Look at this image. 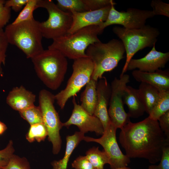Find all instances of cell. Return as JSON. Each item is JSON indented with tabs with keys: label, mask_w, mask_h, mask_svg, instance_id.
<instances>
[{
	"label": "cell",
	"mask_w": 169,
	"mask_h": 169,
	"mask_svg": "<svg viewBox=\"0 0 169 169\" xmlns=\"http://www.w3.org/2000/svg\"><path fill=\"white\" fill-rule=\"evenodd\" d=\"M154 16L163 15L169 17V4L161 0H153L151 3Z\"/></svg>",
	"instance_id": "cell-31"
},
{
	"label": "cell",
	"mask_w": 169,
	"mask_h": 169,
	"mask_svg": "<svg viewBox=\"0 0 169 169\" xmlns=\"http://www.w3.org/2000/svg\"><path fill=\"white\" fill-rule=\"evenodd\" d=\"M84 133L80 131L76 132L73 135L66 137V143L65 154L63 157L58 161L51 163L53 169H67L70 156L74 150L80 142L83 140Z\"/></svg>",
	"instance_id": "cell-20"
},
{
	"label": "cell",
	"mask_w": 169,
	"mask_h": 169,
	"mask_svg": "<svg viewBox=\"0 0 169 169\" xmlns=\"http://www.w3.org/2000/svg\"><path fill=\"white\" fill-rule=\"evenodd\" d=\"M94 68L93 63L88 57L74 60L73 72L66 86L54 95L55 100L61 109H64L68 100L74 97L89 82Z\"/></svg>",
	"instance_id": "cell-8"
},
{
	"label": "cell",
	"mask_w": 169,
	"mask_h": 169,
	"mask_svg": "<svg viewBox=\"0 0 169 169\" xmlns=\"http://www.w3.org/2000/svg\"><path fill=\"white\" fill-rule=\"evenodd\" d=\"M74 108L69 119L63 126L68 128L72 125L77 126L80 131L84 133L94 132L97 135H102L104 130L100 120L94 115H91L78 104L74 97L72 100Z\"/></svg>",
	"instance_id": "cell-13"
},
{
	"label": "cell",
	"mask_w": 169,
	"mask_h": 169,
	"mask_svg": "<svg viewBox=\"0 0 169 169\" xmlns=\"http://www.w3.org/2000/svg\"><path fill=\"white\" fill-rule=\"evenodd\" d=\"M98 81L91 78L85 85L80 97L81 107L90 114L93 115L97 102L96 85Z\"/></svg>",
	"instance_id": "cell-21"
},
{
	"label": "cell",
	"mask_w": 169,
	"mask_h": 169,
	"mask_svg": "<svg viewBox=\"0 0 169 169\" xmlns=\"http://www.w3.org/2000/svg\"><path fill=\"white\" fill-rule=\"evenodd\" d=\"M35 100V95L21 85L13 88L9 92L6 102L13 109L19 112L34 105Z\"/></svg>",
	"instance_id": "cell-18"
},
{
	"label": "cell",
	"mask_w": 169,
	"mask_h": 169,
	"mask_svg": "<svg viewBox=\"0 0 169 169\" xmlns=\"http://www.w3.org/2000/svg\"><path fill=\"white\" fill-rule=\"evenodd\" d=\"M148 169H150L148 168Z\"/></svg>",
	"instance_id": "cell-43"
},
{
	"label": "cell",
	"mask_w": 169,
	"mask_h": 169,
	"mask_svg": "<svg viewBox=\"0 0 169 169\" xmlns=\"http://www.w3.org/2000/svg\"><path fill=\"white\" fill-rule=\"evenodd\" d=\"M111 5L106 20L99 26L104 30L106 27L113 24H119L128 29L141 28L146 24V20L154 15L152 10H141L134 8H128L126 11H119Z\"/></svg>",
	"instance_id": "cell-11"
},
{
	"label": "cell",
	"mask_w": 169,
	"mask_h": 169,
	"mask_svg": "<svg viewBox=\"0 0 169 169\" xmlns=\"http://www.w3.org/2000/svg\"><path fill=\"white\" fill-rule=\"evenodd\" d=\"M87 10L100 9L116 3L112 0H84Z\"/></svg>",
	"instance_id": "cell-33"
},
{
	"label": "cell",
	"mask_w": 169,
	"mask_h": 169,
	"mask_svg": "<svg viewBox=\"0 0 169 169\" xmlns=\"http://www.w3.org/2000/svg\"><path fill=\"white\" fill-rule=\"evenodd\" d=\"M158 121L160 129L169 140V110L162 115Z\"/></svg>",
	"instance_id": "cell-36"
},
{
	"label": "cell",
	"mask_w": 169,
	"mask_h": 169,
	"mask_svg": "<svg viewBox=\"0 0 169 169\" xmlns=\"http://www.w3.org/2000/svg\"><path fill=\"white\" fill-rule=\"evenodd\" d=\"M97 81L96 85L97 102L93 115L101 122L104 130L111 122L108 113L111 93L110 84L106 78L102 77Z\"/></svg>",
	"instance_id": "cell-16"
},
{
	"label": "cell",
	"mask_w": 169,
	"mask_h": 169,
	"mask_svg": "<svg viewBox=\"0 0 169 169\" xmlns=\"http://www.w3.org/2000/svg\"><path fill=\"white\" fill-rule=\"evenodd\" d=\"M28 0H8L5 1V6L10 8L15 12L20 11Z\"/></svg>",
	"instance_id": "cell-37"
},
{
	"label": "cell",
	"mask_w": 169,
	"mask_h": 169,
	"mask_svg": "<svg viewBox=\"0 0 169 169\" xmlns=\"http://www.w3.org/2000/svg\"><path fill=\"white\" fill-rule=\"evenodd\" d=\"M7 129V127L6 125L0 121V135L2 134Z\"/></svg>",
	"instance_id": "cell-39"
},
{
	"label": "cell",
	"mask_w": 169,
	"mask_h": 169,
	"mask_svg": "<svg viewBox=\"0 0 169 169\" xmlns=\"http://www.w3.org/2000/svg\"><path fill=\"white\" fill-rule=\"evenodd\" d=\"M112 30L122 42L126 54L125 62L120 76L127 71L128 64L134 55L145 48L153 46L160 34L157 28L148 25L134 29L115 26Z\"/></svg>",
	"instance_id": "cell-6"
},
{
	"label": "cell",
	"mask_w": 169,
	"mask_h": 169,
	"mask_svg": "<svg viewBox=\"0 0 169 169\" xmlns=\"http://www.w3.org/2000/svg\"><path fill=\"white\" fill-rule=\"evenodd\" d=\"M39 23L33 18L9 24L4 30L9 44L17 46L27 58L31 59L44 50Z\"/></svg>",
	"instance_id": "cell-3"
},
{
	"label": "cell",
	"mask_w": 169,
	"mask_h": 169,
	"mask_svg": "<svg viewBox=\"0 0 169 169\" xmlns=\"http://www.w3.org/2000/svg\"><path fill=\"white\" fill-rule=\"evenodd\" d=\"M54 95L45 89L41 90L38 95L39 106L41 109L43 123L48 133V140L53 145L54 154L59 152L62 143L59 131L63 126L54 105Z\"/></svg>",
	"instance_id": "cell-9"
},
{
	"label": "cell",
	"mask_w": 169,
	"mask_h": 169,
	"mask_svg": "<svg viewBox=\"0 0 169 169\" xmlns=\"http://www.w3.org/2000/svg\"><path fill=\"white\" fill-rule=\"evenodd\" d=\"M85 156L95 169H104V165L109 163L107 154L104 151L99 150L98 147H94L89 149Z\"/></svg>",
	"instance_id": "cell-24"
},
{
	"label": "cell",
	"mask_w": 169,
	"mask_h": 169,
	"mask_svg": "<svg viewBox=\"0 0 169 169\" xmlns=\"http://www.w3.org/2000/svg\"><path fill=\"white\" fill-rule=\"evenodd\" d=\"M19 113L30 125L43 123L42 112L39 106L34 105Z\"/></svg>",
	"instance_id": "cell-27"
},
{
	"label": "cell",
	"mask_w": 169,
	"mask_h": 169,
	"mask_svg": "<svg viewBox=\"0 0 169 169\" xmlns=\"http://www.w3.org/2000/svg\"><path fill=\"white\" fill-rule=\"evenodd\" d=\"M138 90L146 112L149 114L158 98L160 91L153 86L143 83H141Z\"/></svg>",
	"instance_id": "cell-22"
},
{
	"label": "cell",
	"mask_w": 169,
	"mask_h": 169,
	"mask_svg": "<svg viewBox=\"0 0 169 169\" xmlns=\"http://www.w3.org/2000/svg\"><path fill=\"white\" fill-rule=\"evenodd\" d=\"M9 43L4 30L0 29V75H2V66L5 64L6 53Z\"/></svg>",
	"instance_id": "cell-30"
},
{
	"label": "cell",
	"mask_w": 169,
	"mask_h": 169,
	"mask_svg": "<svg viewBox=\"0 0 169 169\" xmlns=\"http://www.w3.org/2000/svg\"><path fill=\"white\" fill-rule=\"evenodd\" d=\"M31 59L37 75L44 84L51 90H57L67 71L66 58L57 50L48 49Z\"/></svg>",
	"instance_id": "cell-2"
},
{
	"label": "cell",
	"mask_w": 169,
	"mask_h": 169,
	"mask_svg": "<svg viewBox=\"0 0 169 169\" xmlns=\"http://www.w3.org/2000/svg\"><path fill=\"white\" fill-rule=\"evenodd\" d=\"M37 6L46 9L49 14L47 20L39 23L43 37L53 40L68 34L73 21L71 12L61 10L51 0H38Z\"/></svg>",
	"instance_id": "cell-7"
},
{
	"label": "cell",
	"mask_w": 169,
	"mask_h": 169,
	"mask_svg": "<svg viewBox=\"0 0 169 169\" xmlns=\"http://www.w3.org/2000/svg\"><path fill=\"white\" fill-rule=\"evenodd\" d=\"M150 169H161L158 165H152L149 166Z\"/></svg>",
	"instance_id": "cell-40"
},
{
	"label": "cell",
	"mask_w": 169,
	"mask_h": 169,
	"mask_svg": "<svg viewBox=\"0 0 169 169\" xmlns=\"http://www.w3.org/2000/svg\"><path fill=\"white\" fill-rule=\"evenodd\" d=\"M112 4L95 10L82 12H71L73 21L67 34H72L86 27L100 26L107 19Z\"/></svg>",
	"instance_id": "cell-15"
},
{
	"label": "cell",
	"mask_w": 169,
	"mask_h": 169,
	"mask_svg": "<svg viewBox=\"0 0 169 169\" xmlns=\"http://www.w3.org/2000/svg\"><path fill=\"white\" fill-rule=\"evenodd\" d=\"M124 104L127 106L130 118H136L143 115L146 112L144 106L140 97L138 89L127 85L123 95Z\"/></svg>",
	"instance_id": "cell-19"
},
{
	"label": "cell",
	"mask_w": 169,
	"mask_h": 169,
	"mask_svg": "<svg viewBox=\"0 0 169 169\" xmlns=\"http://www.w3.org/2000/svg\"><path fill=\"white\" fill-rule=\"evenodd\" d=\"M120 129L119 141L130 158H144L155 164L160 161L164 147L169 145L158 121L149 116L136 123L130 121Z\"/></svg>",
	"instance_id": "cell-1"
},
{
	"label": "cell",
	"mask_w": 169,
	"mask_h": 169,
	"mask_svg": "<svg viewBox=\"0 0 169 169\" xmlns=\"http://www.w3.org/2000/svg\"><path fill=\"white\" fill-rule=\"evenodd\" d=\"M38 0H28L18 15L12 23L13 24L30 20L34 18L33 12L38 8Z\"/></svg>",
	"instance_id": "cell-28"
},
{
	"label": "cell",
	"mask_w": 169,
	"mask_h": 169,
	"mask_svg": "<svg viewBox=\"0 0 169 169\" xmlns=\"http://www.w3.org/2000/svg\"><path fill=\"white\" fill-rule=\"evenodd\" d=\"M130 82V76L124 74L115 77L110 84L111 93L108 109L111 122L117 128L121 129L130 120L124 107L123 95L124 90Z\"/></svg>",
	"instance_id": "cell-10"
},
{
	"label": "cell",
	"mask_w": 169,
	"mask_h": 169,
	"mask_svg": "<svg viewBox=\"0 0 169 169\" xmlns=\"http://www.w3.org/2000/svg\"><path fill=\"white\" fill-rule=\"evenodd\" d=\"M132 75L136 81L145 83L157 89L160 91L169 90V71L160 69L153 72L134 70Z\"/></svg>",
	"instance_id": "cell-17"
},
{
	"label": "cell",
	"mask_w": 169,
	"mask_h": 169,
	"mask_svg": "<svg viewBox=\"0 0 169 169\" xmlns=\"http://www.w3.org/2000/svg\"><path fill=\"white\" fill-rule=\"evenodd\" d=\"M125 52L122 42L116 39H112L107 43L100 41L90 45L85 53L94 64L91 78L98 81L105 73L114 69L124 58Z\"/></svg>",
	"instance_id": "cell-5"
},
{
	"label": "cell",
	"mask_w": 169,
	"mask_h": 169,
	"mask_svg": "<svg viewBox=\"0 0 169 169\" xmlns=\"http://www.w3.org/2000/svg\"><path fill=\"white\" fill-rule=\"evenodd\" d=\"M117 129L110 122L100 138L84 136L83 139L87 142L97 143L103 147L108 157L111 169L127 166L130 162V158L122 152L118 145L116 138Z\"/></svg>",
	"instance_id": "cell-12"
},
{
	"label": "cell",
	"mask_w": 169,
	"mask_h": 169,
	"mask_svg": "<svg viewBox=\"0 0 169 169\" xmlns=\"http://www.w3.org/2000/svg\"><path fill=\"white\" fill-rule=\"evenodd\" d=\"M48 135L46 128L43 123L30 125L26 135L27 140L30 142L35 141L40 142L44 141Z\"/></svg>",
	"instance_id": "cell-25"
},
{
	"label": "cell",
	"mask_w": 169,
	"mask_h": 169,
	"mask_svg": "<svg viewBox=\"0 0 169 169\" xmlns=\"http://www.w3.org/2000/svg\"><path fill=\"white\" fill-rule=\"evenodd\" d=\"M3 169H30L29 162L24 157L21 158L13 155Z\"/></svg>",
	"instance_id": "cell-29"
},
{
	"label": "cell",
	"mask_w": 169,
	"mask_h": 169,
	"mask_svg": "<svg viewBox=\"0 0 169 169\" xmlns=\"http://www.w3.org/2000/svg\"><path fill=\"white\" fill-rule=\"evenodd\" d=\"M103 31L98 26L86 27L53 40L48 49L57 50L66 58L74 60L88 57L85 53L87 49L90 45L100 41L98 36Z\"/></svg>",
	"instance_id": "cell-4"
},
{
	"label": "cell",
	"mask_w": 169,
	"mask_h": 169,
	"mask_svg": "<svg viewBox=\"0 0 169 169\" xmlns=\"http://www.w3.org/2000/svg\"><path fill=\"white\" fill-rule=\"evenodd\" d=\"M14 150L12 140H10L6 147L0 150V168H2L8 164L13 155Z\"/></svg>",
	"instance_id": "cell-32"
},
{
	"label": "cell",
	"mask_w": 169,
	"mask_h": 169,
	"mask_svg": "<svg viewBox=\"0 0 169 169\" xmlns=\"http://www.w3.org/2000/svg\"><path fill=\"white\" fill-rule=\"evenodd\" d=\"M5 0H0V29L8 22L11 17V8L5 6Z\"/></svg>",
	"instance_id": "cell-34"
},
{
	"label": "cell",
	"mask_w": 169,
	"mask_h": 169,
	"mask_svg": "<svg viewBox=\"0 0 169 169\" xmlns=\"http://www.w3.org/2000/svg\"><path fill=\"white\" fill-rule=\"evenodd\" d=\"M74 169H95L85 156H79L72 163Z\"/></svg>",
	"instance_id": "cell-35"
},
{
	"label": "cell",
	"mask_w": 169,
	"mask_h": 169,
	"mask_svg": "<svg viewBox=\"0 0 169 169\" xmlns=\"http://www.w3.org/2000/svg\"><path fill=\"white\" fill-rule=\"evenodd\" d=\"M160 161L158 165L161 169H169V145L163 148Z\"/></svg>",
	"instance_id": "cell-38"
},
{
	"label": "cell",
	"mask_w": 169,
	"mask_h": 169,
	"mask_svg": "<svg viewBox=\"0 0 169 169\" xmlns=\"http://www.w3.org/2000/svg\"><path fill=\"white\" fill-rule=\"evenodd\" d=\"M0 169H3V168H0Z\"/></svg>",
	"instance_id": "cell-42"
},
{
	"label": "cell",
	"mask_w": 169,
	"mask_h": 169,
	"mask_svg": "<svg viewBox=\"0 0 169 169\" xmlns=\"http://www.w3.org/2000/svg\"><path fill=\"white\" fill-rule=\"evenodd\" d=\"M115 169H132L130 168H129V167H127V166H125V167H119V168H115Z\"/></svg>",
	"instance_id": "cell-41"
},
{
	"label": "cell",
	"mask_w": 169,
	"mask_h": 169,
	"mask_svg": "<svg viewBox=\"0 0 169 169\" xmlns=\"http://www.w3.org/2000/svg\"><path fill=\"white\" fill-rule=\"evenodd\" d=\"M56 5L67 12H82L87 11L84 0H57Z\"/></svg>",
	"instance_id": "cell-26"
},
{
	"label": "cell",
	"mask_w": 169,
	"mask_h": 169,
	"mask_svg": "<svg viewBox=\"0 0 169 169\" xmlns=\"http://www.w3.org/2000/svg\"><path fill=\"white\" fill-rule=\"evenodd\" d=\"M169 60V52L162 53L156 50L155 44L151 50L144 57L139 59H131L126 71L138 69L140 71L153 72L165 67Z\"/></svg>",
	"instance_id": "cell-14"
},
{
	"label": "cell",
	"mask_w": 169,
	"mask_h": 169,
	"mask_svg": "<svg viewBox=\"0 0 169 169\" xmlns=\"http://www.w3.org/2000/svg\"><path fill=\"white\" fill-rule=\"evenodd\" d=\"M169 110V90L160 91L158 98L149 116L157 120L159 117Z\"/></svg>",
	"instance_id": "cell-23"
}]
</instances>
